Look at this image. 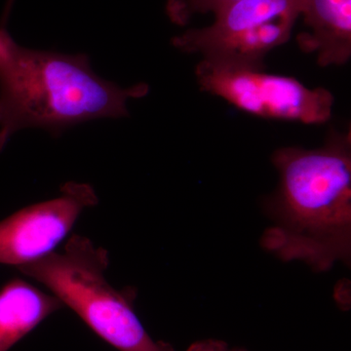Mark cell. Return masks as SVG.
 <instances>
[{"mask_svg": "<svg viewBox=\"0 0 351 351\" xmlns=\"http://www.w3.org/2000/svg\"><path fill=\"white\" fill-rule=\"evenodd\" d=\"M91 184L68 182L53 199L36 203L0 221V265L19 267L55 252L87 208L98 204Z\"/></svg>", "mask_w": 351, "mask_h": 351, "instance_id": "8992f818", "label": "cell"}, {"mask_svg": "<svg viewBox=\"0 0 351 351\" xmlns=\"http://www.w3.org/2000/svg\"><path fill=\"white\" fill-rule=\"evenodd\" d=\"M301 16L309 29L297 36L304 52L316 53L321 66L350 61L351 0H304Z\"/></svg>", "mask_w": 351, "mask_h": 351, "instance_id": "52a82bcc", "label": "cell"}, {"mask_svg": "<svg viewBox=\"0 0 351 351\" xmlns=\"http://www.w3.org/2000/svg\"><path fill=\"white\" fill-rule=\"evenodd\" d=\"M239 0H169L167 14L176 24L184 25L195 14L216 13Z\"/></svg>", "mask_w": 351, "mask_h": 351, "instance_id": "9c48e42d", "label": "cell"}, {"mask_svg": "<svg viewBox=\"0 0 351 351\" xmlns=\"http://www.w3.org/2000/svg\"><path fill=\"white\" fill-rule=\"evenodd\" d=\"M106 249L73 235L63 252H53L18 270L38 281L69 306L100 338L119 351H173L154 341L134 309L135 291L117 290L108 282Z\"/></svg>", "mask_w": 351, "mask_h": 351, "instance_id": "3957f363", "label": "cell"}, {"mask_svg": "<svg viewBox=\"0 0 351 351\" xmlns=\"http://www.w3.org/2000/svg\"><path fill=\"white\" fill-rule=\"evenodd\" d=\"M195 73L202 91L255 117L316 125L326 123L332 117L331 92L311 89L292 76L207 60L197 64Z\"/></svg>", "mask_w": 351, "mask_h": 351, "instance_id": "5b68a950", "label": "cell"}, {"mask_svg": "<svg viewBox=\"0 0 351 351\" xmlns=\"http://www.w3.org/2000/svg\"><path fill=\"white\" fill-rule=\"evenodd\" d=\"M188 351H247L243 348H230L228 343L219 339H208L196 341L189 346Z\"/></svg>", "mask_w": 351, "mask_h": 351, "instance_id": "30bf717a", "label": "cell"}, {"mask_svg": "<svg viewBox=\"0 0 351 351\" xmlns=\"http://www.w3.org/2000/svg\"><path fill=\"white\" fill-rule=\"evenodd\" d=\"M63 304L32 284L14 278L0 289V351H8Z\"/></svg>", "mask_w": 351, "mask_h": 351, "instance_id": "ba28073f", "label": "cell"}, {"mask_svg": "<svg viewBox=\"0 0 351 351\" xmlns=\"http://www.w3.org/2000/svg\"><path fill=\"white\" fill-rule=\"evenodd\" d=\"M97 75L86 54L23 47L0 27V152L16 132L43 128L55 137L69 127L128 117L127 101L149 93Z\"/></svg>", "mask_w": 351, "mask_h": 351, "instance_id": "7a4b0ae2", "label": "cell"}, {"mask_svg": "<svg viewBox=\"0 0 351 351\" xmlns=\"http://www.w3.org/2000/svg\"><path fill=\"white\" fill-rule=\"evenodd\" d=\"M304 0H239L214 13L213 24L172 39L176 48L203 60L263 69L270 51L287 43Z\"/></svg>", "mask_w": 351, "mask_h": 351, "instance_id": "277c9868", "label": "cell"}, {"mask_svg": "<svg viewBox=\"0 0 351 351\" xmlns=\"http://www.w3.org/2000/svg\"><path fill=\"white\" fill-rule=\"evenodd\" d=\"M278 189L265 201L271 225L261 244L284 262L317 272L351 260V134L332 132L319 149L288 147L272 154Z\"/></svg>", "mask_w": 351, "mask_h": 351, "instance_id": "6da1fadb", "label": "cell"}]
</instances>
